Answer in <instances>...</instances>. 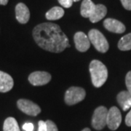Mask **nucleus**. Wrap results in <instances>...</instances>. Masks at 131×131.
<instances>
[{"label":"nucleus","instance_id":"18","mask_svg":"<svg viewBox=\"0 0 131 131\" xmlns=\"http://www.w3.org/2000/svg\"><path fill=\"white\" fill-rule=\"evenodd\" d=\"M118 47L122 51L131 50V33L126 34L120 39L118 42Z\"/></svg>","mask_w":131,"mask_h":131},{"label":"nucleus","instance_id":"14","mask_svg":"<svg viewBox=\"0 0 131 131\" xmlns=\"http://www.w3.org/2000/svg\"><path fill=\"white\" fill-rule=\"evenodd\" d=\"M107 13V8L103 5H95L93 13L90 16V20L92 23H97L106 16Z\"/></svg>","mask_w":131,"mask_h":131},{"label":"nucleus","instance_id":"27","mask_svg":"<svg viewBox=\"0 0 131 131\" xmlns=\"http://www.w3.org/2000/svg\"><path fill=\"white\" fill-rule=\"evenodd\" d=\"M82 131H91V130H90L89 128H84V130H82Z\"/></svg>","mask_w":131,"mask_h":131},{"label":"nucleus","instance_id":"16","mask_svg":"<svg viewBox=\"0 0 131 131\" xmlns=\"http://www.w3.org/2000/svg\"><path fill=\"white\" fill-rule=\"evenodd\" d=\"M64 15V10L60 7H54L47 11L45 17L49 20H56L61 18Z\"/></svg>","mask_w":131,"mask_h":131},{"label":"nucleus","instance_id":"19","mask_svg":"<svg viewBox=\"0 0 131 131\" xmlns=\"http://www.w3.org/2000/svg\"><path fill=\"white\" fill-rule=\"evenodd\" d=\"M47 131H58L56 125L51 120H47Z\"/></svg>","mask_w":131,"mask_h":131},{"label":"nucleus","instance_id":"22","mask_svg":"<svg viewBox=\"0 0 131 131\" xmlns=\"http://www.w3.org/2000/svg\"><path fill=\"white\" fill-rule=\"evenodd\" d=\"M47 124L46 122L40 120L38 122V131H47Z\"/></svg>","mask_w":131,"mask_h":131},{"label":"nucleus","instance_id":"25","mask_svg":"<svg viewBox=\"0 0 131 131\" xmlns=\"http://www.w3.org/2000/svg\"><path fill=\"white\" fill-rule=\"evenodd\" d=\"M125 124L128 127H131V109L125 117Z\"/></svg>","mask_w":131,"mask_h":131},{"label":"nucleus","instance_id":"24","mask_svg":"<svg viewBox=\"0 0 131 131\" xmlns=\"http://www.w3.org/2000/svg\"><path fill=\"white\" fill-rule=\"evenodd\" d=\"M34 125L31 122H26L23 125V129L25 131H34Z\"/></svg>","mask_w":131,"mask_h":131},{"label":"nucleus","instance_id":"15","mask_svg":"<svg viewBox=\"0 0 131 131\" xmlns=\"http://www.w3.org/2000/svg\"><path fill=\"white\" fill-rule=\"evenodd\" d=\"M95 5L93 2L92 0H83L81 5L80 13L84 18H88L93 13Z\"/></svg>","mask_w":131,"mask_h":131},{"label":"nucleus","instance_id":"1","mask_svg":"<svg viewBox=\"0 0 131 131\" xmlns=\"http://www.w3.org/2000/svg\"><path fill=\"white\" fill-rule=\"evenodd\" d=\"M33 37L41 48L52 52H61L70 47L69 39L61 27L52 23L37 25L33 30Z\"/></svg>","mask_w":131,"mask_h":131},{"label":"nucleus","instance_id":"26","mask_svg":"<svg viewBox=\"0 0 131 131\" xmlns=\"http://www.w3.org/2000/svg\"><path fill=\"white\" fill-rule=\"evenodd\" d=\"M9 0H0V5H6L8 3Z\"/></svg>","mask_w":131,"mask_h":131},{"label":"nucleus","instance_id":"8","mask_svg":"<svg viewBox=\"0 0 131 131\" xmlns=\"http://www.w3.org/2000/svg\"><path fill=\"white\" fill-rule=\"evenodd\" d=\"M51 80V75L46 71H34L28 77V81L34 86L47 84Z\"/></svg>","mask_w":131,"mask_h":131},{"label":"nucleus","instance_id":"5","mask_svg":"<svg viewBox=\"0 0 131 131\" xmlns=\"http://www.w3.org/2000/svg\"><path fill=\"white\" fill-rule=\"evenodd\" d=\"M108 109L104 106H99L93 113L92 118V126L97 130H101L106 125Z\"/></svg>","mask_w":131,"mask_h":131},{"label":"nucleus","instance_id":"6","mask_svg":"<svg viewBox=\"0 0 131 131\" xmlns=\"http://www.w3.org/2000/svg\"><path fill=\"white\" fill-rule=\"evenodd\" d=\"M18 108L25 114L30 116H37L41 112V108L37 104L26 99H20L17 102Z\"/></svg>","mask_w":131,"mask_h":131},{"label":"nucleus","instance_id":"21","mask_svg":"<svg viewBox=\"0 0 131 131\" xmlns=\"http://www.w3.org/2000/svg\"><path fill=\"white\" fill-rule=\"evenodd\" d=\"M125 83H126L127 91L131 93V71L127 74L126 77H125Z\"/></svg>","mask_w":131,"mask_h":131},{"label":"nucleus","instance_id":"12","mask_svg":"<svg viewBox=\"0 0 131 131\" xmlns=\"http://www.w3.org/2000/svg\"><path fill=\"white\" fill-rule=\"evenodd\" d=\"M13 79L8 74L0 71V92L7 93L13 88Z\"/></svg>","mask_w":131,"mask_h":131},{"label":"nucleus","instance_id":"4","mask_svg":"<svg viewBox=\"0 0 131 131\" xmlns=\"http://www.w3.org/2000/svg\"><path fill=\"white\" fill-rule=\"evenodd\" d=\"M86 95L85 90L79 87H71L66 90L65 94V102L67 105H74L84 100Z\"/></svg>","mask_w":131,"mask_h":131},{"label":"nucleus","instance_id":"23","mask_svg":"<svg viewBox=\"0 0 131 131\" xmlns=\"http://www.w3.org/2000/svg\"><path fill=\"white\" fill-rule=\"evenodd\" d=\"M120 2L125 9L131 10V0H120Z\"/></svg>","mask_w":131,"mask_h":131},{"label":"nucleus","instance_id":"3","mask_svg":"<svg viewBox=\"0 0 131 131\" xmlns=\"http://www.w3.org/2000/svg\"><path fill=\"white\" fill-rule=\"evenodd\" d=\"M90 43L93 44L95 48L101 52H106L108 50V43L106 37L101 31L97 29H92L88 33Z\"/></svg>","mask_w":131,"mask_h":131},{"label":"nucleus","instance_id":"11","mask_svg":"<svg viewBox=\"0 0 131 131\" xmlns=\"http://www.w3.org/2000/svg\"><path fill=\"white\" fill-rule=\"evenodd\" d=\"M15 15L20 24H26L30 18V12L27 6L24 3H18L15 7Z\"/></svg>","mask_w":131,"mask_h":131},{"label":"nucleus","instance_id":"17","mask_svg":"<svg viewBox=\"0 0 131 131\" xmlns=\"http://www.w3.org/2000/svg\"><path fill=\"white\" fill-rule=\"evenodd\" d=\"M4 131H20L18 124L13 117H8L5 119L3 125Z\"/></svg>","mask_w":131,"mask_h":131},{"label":"nucleus","instance_id":"28","mask_svg":"<svg viewBox=\"0 0 131 131\" xmlns=\"http://www.w3.org/2000/svg\"><path fill=\"white\" fill-rule=\"evenodd\" d=\"M73 1H74V2H79L80 0H73Z\"/></svg>","mask_w":131,"mask_h":131},{"label":"nucleus","instance_id":"7","mask_svg":"<svg viewBox=\"0 0 131 131\" xmlns=\"http://www.w3.org/2000/svg\"><path fill=\"white\" fill-rule=\"evenodd\" d=\"M122 122V115L119 108L116 106H113L108 110L107 121L106 125L112 130H115L119 127Z\"/></svg>","mask_w":131,"mask_h":131},{"label":"nucleus","instance_id":"13","mask_svg":"<svg viewBox=\"0 0 131 131\" xmlns=\"http://www.w3.org/2000/svg\"><path fill=\"white\" fill-rule=\"evenodd\" d=\"M117 102L123 111H127L131 108V93L129 91H122L117 95Z\"/></svg>","mask_w":131,"mask_h":131},{"label":"nucleus","instance_id":"20","mask_svg":"<svg viewBox=\"0 0 131 131\" xmlns=\"http://www.w3.org/2000/svg\"><path fill=\"white\" fill-rule=\"evenodd\" d=\"M58 2L62 7L65 8H69L73 5L74 1L73 0H58Z\"/></svg>","mask_w":131,"mask_h":131},{"label":"nucleus","instance_id":"2","mask_svg":"<svg viewBox=\"0 0 131 131\" xmlns=\"http://www.w3.org/2000/svg\"><path fill=\"white\" fill-rule=\"evenodd\" d=\"M90 72L93 84L95 88H101L107 80V68L100 61L93 60L91 61L90 64Z\"/></svg>","mask_w":131,"mask_h":131},{"label":"nucleus","instance_id":"10","mask_svg":"<svg viewBox=\"0 0 131 131\" xmlns=\"http://www.w3.org/2000/svg\"><path fill=\"white\" fill-rule=\"evenodd\" d=\"M103 26L108 31L117 34L124 33L126 29L125 25L122 22L113 18L106 19L103 22Z\"/></svg>","mask_w":131,"mask_h":131},{"label":"nucleus","instance_id":"9","mask_svg":"<svg viewBox=\"0 0 131 131\" xmlns=\"http://www.w3.org/2000/svg\"><path fill=\"white\" fill-rule=\"evenodd\" d=\"M76 48L80 52H86L90 47V41L88 36L84 32L78 31L74 34V37Z\"/></svg>","mask_w":131,"mask_h":131}]
</instances>
